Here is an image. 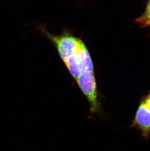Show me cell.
I'll return each mask as SVG.
<instances>
[{"label": "cell", "instance_id": "6da1fadb", "mask_svg": "<svg viewBox=\"0 0 150 151\" xmlns=\"http://www.w3.org/2000/svg\"><path fill=\"white\" fill-rule=\"evenodd\" d=\"M43 31L55 45L62 61L76 81L83 70L84 53L87 49L84 43L67 32L55 35L46 30Z\"/></svg>", "mask_w": 150, "mask_h": 151}, {"label": "cell", "instance_id": "7a4b0ae2", "mask_svg": "<svg viewBox=\"0 0 150 151\" xmlns=\"http://www.w3.org/2000/svg\"><path fill=\"white\" fill-rule=\"evenodd\" d=\"M131 128L140 132L142 137L148 139L150 137V109L142 100L137 107Z\"/></svg>", "mask_w": 150, "mask_h": 151}, {"label": "cell", "instance_id": "3957f363", "mask_svg": "<svg viewBox=\"0 0 150 151\" xmlns=\"http://www.w3.org/2000/svg\"><path fill=\"white\" fill-rule=\"evenodd\" d=\"M137 21L143 24L150 25V0L144 13L140 18L138 19Z\"/></svg>", "mask_w": 150, "mask_h": 151}, {"label": "cell", "instance_id": "277c9868", "mask_svg": "<svg viewBox=\"0 0 150 151\" xmlns=\"http://www.w3.org/2000/svg\"><path fill=\"white\" fill-rule=\"evenodd\" d=\"M141 100L150 109V92H149L147 94H146L144 97H143L141 99Z\"/></svg>", "mask_w": 150, "mask_h": 151}]
</instances>
